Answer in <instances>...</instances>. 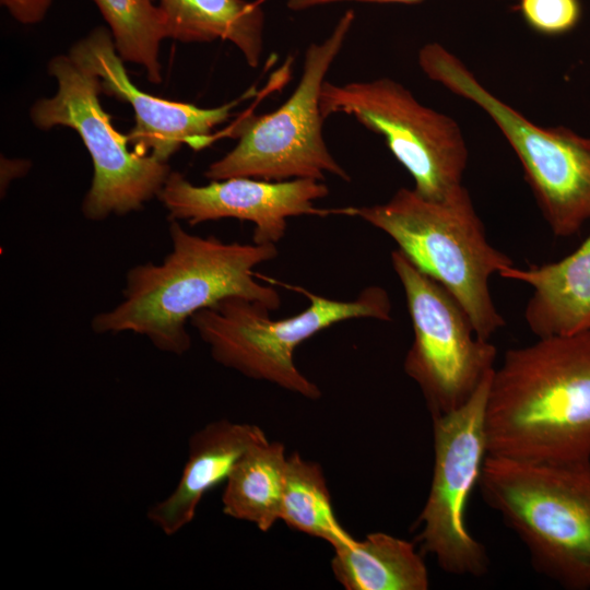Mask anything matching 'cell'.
Segmentation results:
<instances>
[{"instance_id":"6da1fadb","label":"cell","mask_w":590,"mask_h":590,"mask_svg":"<svg viewBox=\"0 0 590 590\" xmlns=\"http://www.w3.org/2000/svg\"><path fill=\"white\" fill-rule=\"evenodd\" d=\"M485 430L491 456L590 460V331L508 350L492 374Z\"/></svg>"},{"instance_id":"7a4b0ae2","label":"cell","mask_w":590,"mask_h":590,"mask_svg":"<svg viewBox=\"0 0 590 590\" xmlns=\"http://www.w3.org/2000/svg\"><path fill=\"white\" fill-rule=\"evenodd\" d=\"M169 237L172 251L162 263L148 262L127 272L123 299L92 319L94 332L130 331L162 352L182 355L191 346L186 322L201 309L228 297L260 302L272 311L280 307L279 293L253 273L278 256L276 245L201 237L176 220H170Z\"/></svg>"},{"instance_id":"3957f363","label":"cell","mask_w":590,"mask_h":590,"mask_svg":"<svg viewBox=\"0 0 590 590\" xmlns=\"http://www.w3.org/2000/svg\"><path fill=\"white\" fill-rule=\"evenodd\" d=\"M342 215L357 216L391 237L413 264L458 300L479 338L489 340L505 326L489 280L514 261L488 241L463 185L440 200L403 187L385 203L342 208Z\"/></svg>"},{"instance_id":"277c9868","label":"cell","mask_w":590,"mask_h":590,"mask_svg":"<svg viewBox=\"0 0 590 590\" xmlns=\"http://www.w3.org/2000/svg\"><path fill=\"white\" fill-rule=\"evenodd\" d=\"M484 502L524 544L536 571L590 589V460L533 462L487 455Z\"/></svg>"},{"instance_id":"5b68a950","label":"cell","mask_w":590,"mask_h":590,"mask_svg":"<svg viewBox=\"0 0 590 590\" xmlns=\"http://www.w3.org/2000/svg\"><path fill=\"white\" fill-rule=\"evenodd\" d=\"M292 288L309 300L308 307L295 316L272 319V310L262 303L228 297L196 312L190 323L219 364L305 398L318 399V386L295 365L296 347L344 320L390 321L391 302L380 286H368L352 300L327 298L298 286Z\"/></svg>"},{"instance_id":"8992f818","label":"cell","mask_w":590,"mask_h":590,"mask_svg":"<svg viewBox=\"0 0 590 590\" xmlns=\"http://www.w3.org/2000/svg\"><path fill=\"white\" fill-rule=\"evenodd\" d=\"M417 59L427 78L479 106L502 131L553 234H577L590 221V137L530 121L438 43L423 46Z\"/></svg>"},{"instance_id":"52a82bcc","label":"cell","mask_w":590,"mask_h":590,"mask_svg":"<svg viewBox=\"0 0 590 590\" xmlns=\"http://www.w3.org/2000/svg\"><path fill=\"white\" fill-rule=\"evenodd\" d=\"M354 20V11L346 10L322 42L307 47L299 81L290 97L274 111L243 123L238 143L209 165L205 178L210 181L233 177L323 181L330 174L351 180L323 139L320 94Z\"/></svg>"},{"instance_id":"ba28073f","label":"cell","mask_w":590,"mask_h":590,"mask_svg":"<svg viewBox=\"0 0 590 590\" xmlns=\"http://www.w3.org/2000/svg\"><path fill=\"white\" fill-rule=\"evenodd\" d=\"M48 73L57 81V92L38 99L30 117L38 129L69 127L82 139L94 170L82 202L83 215L92 221L123 215L157 197L170 167L152 155L128 149L127 135L114 128L101 105L98 78L70 55L55 56Z\"/></svg>"},{"instance_id":"9c48e42d","label":"cell","mask_w":590,"mask_h":590,"mask_svg":"<svg viewBox=\"0 0 590 590\" xmlns=\"http://www.w3.org/2000/svg\"><path fill=\"white\" fill-rule=\"evenodd\" d=\"M320 108L324 119L345 114L381 135L422 197L440 200L462 186L468 148L459 125L423 105L401 83L390 78L324 81Z\"/></svg>"},{"instance_id":"30bf717a","label":"cell","mask_w":590,"mask_h":590,"mask_svg":"<svg viewBox=\"0 0 590 590\" xmlns=\"http://www.w3.org/2000/svg\"><path fill=\"white\" fill-rule=\"evenodd\" d=\"M391 264L402 284L414 339L404 370L420 387L432 416L463 405L494 370L497 350L475 333L458 300L400 250Z\"/></svg>"},{"instance_id":"8fae6325","label":"cell","mask_w":590,"mask_h":590,"mask_svg":"<svg viewBox=\"0 0 590 590\" xmlns=\"http://www.w3.org/2000/svg\"><path fill=\"white\" fill-rule=\"evenodd\" d=\"M493 371L463 405L433 417L434 469L417 541L444 571L458 576L488 570L485 547L467 528L465 509L488 455L485 408Z\"/></svg>"},{"instance_id":"7c38bea8","label":"cell","mask_w":590,"mask_h":590,"mask_svg":"<svg viewBox=\"0 0 590 590\" xmlns=\"http://www.w3.org/2000/svg\"><path fill=\"white\" fill-rule=\"evenodd\" d=\"M328 193V187L314 179L233 177L196 186L180 173L170 172L157 198L169 221H187L191 226L221 219L249 221L255 225L252 243L276 245L286 233L290 217L340 214V209L315 205Z\"/></svg>"},{"instance_id":"4fadbf2b","label":"cell","mask_w":590,"mask_h":590,"mask_svg":"<svg viewBox=\"0 0 590 590\" xmlns=\"http://www.w3.org/2000/svg\"><path fill=\"white\" fill-rule=\"evenodd\" d=\"M69 55L93 72L101 92L128 103L135 123L127 134L133 151L166 162L184 144L194 150L212 141V131L225 122L237 102L214 108L163 99L139 90L129 79L110 31L101 26L76 42Z\"/></svg>"},{"instance_id":"5bb4252c","label":"cell","mask_w":590,"mask_h":590,"mask_svg":"<svg viewBox=\"0 0 590 590\" xmlns=\"http://www.w3.org/2000/svg\"><path fill=\"white\" fill-rule=\"evenodd\" d=\"M266 438L260 427L228 420L194 432L176 486L148 509L149 521L167 536L181 531L193 520L203 496L225 483L243 455Z\"/></svg>"},{"instance_id":"9a60e30c","label":"cell","mask_w":590,"mask_h":590,"mask_svg":"<svg viewBox=\"0 0 590 590\" xmlns=\"http://www.w3.org/2000/svg\"><path fill=\"white\" fill-rule=\"evenodd\" d=\"M499 275L532 287L524 319L538 338L590 331V234L558 261L526 269L514 266Z\"/></svg>"},{"instance_id":"2e32d148","label":"cell","mask_w":590,"mask_h":590,"mask_svg":"<svg viewBox=\"0 0 590 590\" xmlns=\"http://www.w3.org/2000/svg\"><path fill=\"white\" fill-rule=\"evenodd\" d=\"M168 38L182 43H232L251 68L263 52V0H157Z\"/></svg>"},{"instance_id":"e0dca14e","label":"cell","mask_w":590,"mask_h":590,"mask_svg":"<svg viewBox=\"0 0 590 590\" xmlns=\"http://www.w3.org/2000/svg\"><path fill=\"white\" fill-rule=\"evenodd\" d=\"M332 570L347 590H426L428 570L414 545L375 532L334 546Z\"/></svg>"},{"instance_id":"ac0fdd59","label":"cell","mask_w":590,"mask_h":590,"mask_svg":"<svg viewBox=\"0 0 590 590\" xmlns=\"http://www.w3.org/2000/svg\"><path fill=\"white\" fill-rule=\"evenodd\" d=\"M287 457L284 446L268 438L251 446L225 482L223 512L269 531L281 520Z\"/></svg>"},{"instance_id":"d6986e66","label":"cell","mask_w":590,"mask_h":590,"mask_svg":"<svg viewBox=\"0 0 590 590\" xmlns=\"http://www.w3.org/2000/svg\"><path fill=\"white\" fill-rule=\"evenodd\" d=\"M281 520L332 547L353 540L335 518L321 468L298 453L287 457Z\"/></svg>"},{"instance_id":"ffe728a7","label":"cell","mask_w":590,"mask_h":590,"mask_svg":"<svg viewBox=\"0 0 590 590\" xmlns=\"http://www.w3.org/2000/svg\"><path fill=\"white\" fill-rule=\"evenodd\" d=\"M93 1L109 26L120 58L140 64L152 83H161L160 47L168 35L158 5L152 0Z\"/></svg>"},{"instance_id":"44dd1931","label":"cell","mask_w":590,"mask_h":590,"mask_svg":"<svg viewBox=\"0 0 590 590\" xmlns=\"http://www.w3.org/2000/svg\"><path fill=\"white\" fill-rule=\"evenodd\" d=\"M524 21L534 31L558 35L573 30L580 16L579 0H520Z\"/></svg>"},{"instance_id":"7402d4cb","label":"cell","mask_w":590,"mask_h":590,"mask_svg":"<svg viewBox=\"0 0 590 590\" xmlns=\"http://www.w3.org/2000/svg\"><path fill=\"white\" fill-rule=\"evenodd\" d=\"M10 14L22 24H36L46 16L52 0H0Z\"/></svg>"},{"instance_id":"603a6c76","label":"cell","mask_w":590,"mask_h":590,"mask_svg":"<svg viewBox=\"0 0 590 590\" xmlns=\"http://www.w3.org/2000/svg\"><path fill=\"white\" fill-rule=\"evenodd\" d=\"M341 1L382 2V3H416L422 0H286V7L292 11H302L318 5Z\"/></svg>"}]
</instances>
